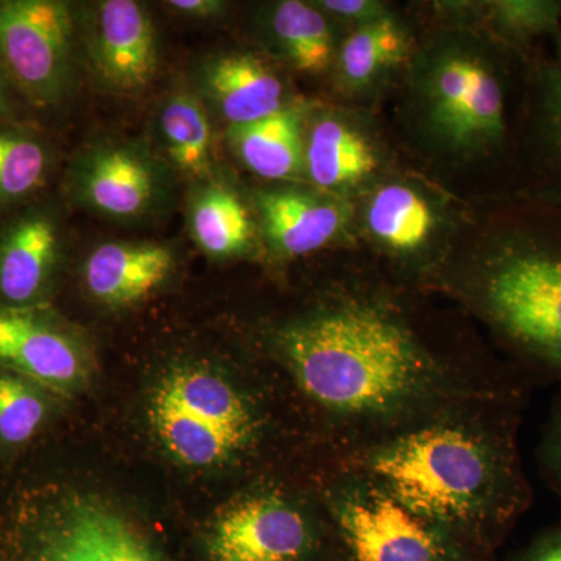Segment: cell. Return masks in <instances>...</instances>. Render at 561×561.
<instances>
[{"label":"cell","mask_w":561,"mask_h":561,"mask_svg":"<svg viewBox=\"0 0 561 561\" xmlns=\"http://www.w3.org/2000/svg\"><path fill=\"white\" fill-rule=\"evenodd\" d=\"M312 103L295 101L287 108L227 128L232 157L257 179L278 184L306 183L305 128Z\"/></svg>","instance_id":"cb8c5ba5"},{"label":"cell","mask_w":561,"mask_h":561,"mask_svg":"<svg viewBox=\"0 0 561 561\" xmlns=\"http://www.w3.org/2000/svg\"><path fill=\"white\" fill-rule=\"evenodd\" d=\"M0 561H173L149 531L94 497L22 491L0 518Z\"/></svg>","instance_id":"5b68a950"},{"label":"cell","mask_w":561,"mask_h":561,"mask_svg":"<svg viewBox=\"0 0 561 561\" xmlns=\"http://www.w3.org/2000/svg\"><path fill=\"white\" fill-rule=\"evenodd\" d=\"M526 397L453 405L353 451L339 467L381 486L493 559L531 504L518 430Z\"/></svg>","instance_id":"7a4b0ae2"},{"label":"cell","mask_w":561,"mask_h":561,"mask_svg":"<svg viewBox=\"0 0 561 561\" xmlns=\"http://www.w3.org/2000/svg\"><path fill=\"white\" fill-rule=\"evenodd\" d=\"M512 561H561V519L535 535Z\"/></svg>","instance_id":"f546056e"},{"label":"cell","mask_w":561,"mask_h":561,"mask_svg":"<svg viewBox=\"0 0 561 561\" xmlns=\"http://www.w3.org/2000/svg\"><path fill=\"white\" fill-rule=\"evenodd\" d=\"M440 275L524 378L561 382V203L530 198L513 206L476 253Z\"/></svg>","instance_id":"3957f363"},{"label":"cell","mask_w":561,"mask_h":561,"mask_svg":"<svg viewBox=\"0 0 561 561\" xmlns=\"http://www.w3.org/2000/svg\"><path fill=\"white\" fill-rule=\"evenodd\" d=\"M81 65L77 7L61 0L0 2V66L33 105L68 101Z\"/></svg>","instance_id":"30bf717a"},{"label":"cell","mask_w":561,"mask_h":561,"mask_svg":"<svg viewBox=\"0 0 561 561\" xmlns=\"http://www.w3.org/2000/svg\"><path fill=\"white\" fill-rule=\"evenodd\" d=\"M262 249L278 261L298 260L331 243L354 224L353 202L309 184H275L250 195Z\"/></svg>","instance_id":"9a60e30c"},{"label":"cell","mask_w":561,"mask_h":561,"mask_svg":"<svg viewBox=\"0 0 561 561\" xmlns=\"http://www.w3.org/2000/svg\"><path fill=\"white\" fill-rule=\"evenodd\" d=\"M54 151L31 130L0 125V208L35 197L54 171Z\"/></svg>","instance_id":"484cf974"},{"label":"cell","mask_w":561,"mask_h":561,"mask_svg":"<svg viewBox=\"0 0 561 561\" xmlns=\"http://www.w3.org/2000/svg\"><path fill=\"white\" fill-rule=\"evenodd\" d=\"M9 111H10L9 94H7L5 84H3V81L0 80V119H2V117H5L7 114H9Z\"/></svg>","instance_id":"1f68e13d"},{"label":"cell","mask_w":561,"mask_h":561,"mask_svg":"<svg viewBox=\"0 0 561 561\" xmlns=\"http://www.w3.org/2000/svg\"><path fill=\"white\" fill-rule=\"evenodd\" d=\"M192 90L209 113L227 122V128L264 119L295 102L279 69L264 55L250 50L206 57L195 69Z\"/></svg>","instance_id":"ac0fdd59"},{"label":"cell","mask_w":561,"mask_h":561,"mask_svg":"<svg viewBox=\"0 0 561 561\" xmlns=\"http://www.w3.org/2000/svg\"><path fill=\"white\" fill-rule=\"evenodd\" d=\"M187 228L195 245L214 261L245 260L262 249L250 198L221 173L191 187Z\"/></svg>","instance_id":"603a6c76"},{"label":"cell","mask_w":561,"mask_h":561,"mask_svg":"<svg viewBox=\"0 0 561 561\" xmlns=\"http://www.w3.org/2000/svg\"><path fill=\"white\" fill-rule=\"evenodd\" d=\"M79 11L81 58L99 91L138 98L160 72L153 16L136 0H101Z\"/></svg>","instance_id":"7c38bea8"},{"label":"cell","mask_w":561,"mask_h":561,"mask_svg":"<svg viewBox=\"0 0 561 561\" xmlns=\"http://www.w3.org/2000/svg\"><path fill=\"white\" fill-rule=\"evenodd\" d=\"M260 33L276 60L302 76L331 72L339 44L334 22L313 2L279 0L265 5Z\"/></svg>","instance_id":"d4e9b609"},{"label":"cell","mask_w":561,"mask_h":561,"mask_svg":"<svg viewBox=\"0 0 561 561\" xmlns=\"http://www.w3.org/2000/svg\"><path fill=\"white\" fill-rule=\"evenodd\" d=\"M354 227L398 271L435 276L448 265L460 214L440 187L412 173H383L353 201Z\"/></svg>","instance_id":"ba28073f"},{"label":"cell","mask_w":561,"mask_h":561,"mask_svg":"<svg viewBox=\"0 0 561 561\" xmlns=\"http://www.w3.org/2000/svg\"><path fill=\"white\" fill-rule=\"evenodd\" d=\"M149 142L173 176L191 187L220 173L210 113L194 90L181 88L162 99L154 110Z\"/></svg>","instance_id":"44dd1931"},{"label":"cell","mask_w":561,"mask_h":561,"mask_svg":"<svg viewBox=\"0 0 561 561\" xmlns=\"http://www.w3.org/2000/svg\"><path fill=\"white\" fill-rule=\"evenodd\" d=\"M265 342L341 454L415 426L453 405L526 397L522 373L476 368L423 334L397 295L348 280L268 328Z\"/></svg>","instance_id":"6da1fadb"},{"label":"cell","mask_w":561,"mask_h":561,"mask_svg":"<svg viewBox=\"0 0 561 561\" xmlns=\"http://www.w3.org/2000/svg\"><path fill=\"white\" fill-rule=\"evenodd\" d=\"M343 561H491L440 524L416 515L370 479L339 467L321 490Z\"/></svg>","instance_id":"52a82bcc"},{"label":"cell","mask_w":561,"mask_h":561,"mask_svg":"<svg viewBox=\"0 0 561 561\" xmlns=\"http://www.w3.org/2000/svg\"><path fill=\"white\" fill-rule=\"evenodd\" d=\"M164 5L186 20L210 21L224 16L230 3L221 0H171Z\"/></svg>","instance_id":"4dcf8cb0"},{"label":"cell","mask_w":561,"mask_h":561,"mask_svg":"<svg viewBox=\"0 0 561 561\" xmlns=\"http://www.w3.org/2000/svg\"><path fill=\"white\" fill-rule=\"evenodd\" d=\"M518 162L530 198L561 203V33L526 61Z\"/></svg>","instance_id":"e0dca14e"},{"label":"cell","mask_w":561,"mask_h":561,"mask_svg":"<svg viewBox=\"0 0 561 561\" xmlns=\"http://www.w3.org/2000/svg\"><path fill=\"white\" fill-rule=\"evenodd\" d=\"M0 367L68 398L87 382L90 353L79 332L50 305L0 306Z\"/></svg>","instance_id":"4fadbf2b"},{"label":"cell","mask_w":561,"mask_h":561,"mask_svg":"<svg viewBox=\"0 0 561 561\" xmlns=\"http://www.w3.org/2000/svg\"><path fill=\"white\" fill-rule=\"evenodd\" d=\"M538 468L549 489L561 497V389L542 427L537 449Z\"/></svg>","instance_id":"83f0119b"},{"label":"cell","mask_w":561,"mask_h":561,"mask_svg":"<svg viewBox=\"0 0 561 561\" xmlns=\"http://www.w3.org/2000/svg\"><path fill=\"white\" fill-rule=\"evenodd\" d=\"M149 413L162 446L192 468L241 459L264 431L253 398L221 373L198 364L165 373L153 391Z\"/></svg>","instance_id":"8992f818"},{"label":"cell","mask_w":561,"mask_h":561,"mask_svg":"<svg viewBox=\"0 0 561 561\" xmlns=\"http://www.w3.org/2000/svg\"><path fill=\"white\" fill-rule=\"evenodd\" d=\"M175 180L149 140L101 138L73 157L65 194L103 219L135 224L169 205Z\"/></svg>","instance_id":"8fae6325"},{"label":"cell","mask_w":561,"mask_h":561,"mask_svg":"<svg viewBox=\"0 0 561 561\" xmlns=\"http://www.w3.org/2000/svg\"><path fill=\"white\" fill-rule=\"evenodd\" d=\"M313 3L334 24L350 25V31L382 20L391 13L390 7L379 0H317Z\"/></svg>","instance_id":"f1b7e54d"},{"label":"cell","mask_w":561,"mask_h":561,"mask_svg":"<svg viewBox=\"0 0 561 561\" xmlns=\"http://www.w3.org/2000/svg\"><path fill=\"white\" fill-rule=\"evenodd\" d=\"M57 398L20 373L0 367V449L27 448L49 423Z\"/></svg>","instance_id":"4316f807"},{"label":"cell","mask_w":561,"mask_h":561,"mask_svg":"<svg viewBox=\"0 0 561 561\" xmlns=\"http://www.w3.org/2000/svg\"><path fill=\"white\" fill-rule=\"evenodd\" d=\"M405 114L432 153L451 162L519 160L526 61L474 28L445 25L416 46Z\"/></svg>","instance_id":"277c9868"},{"label":"cell","mask_w":561,"mask_h":561,"mask_svg":"<svg viewBox=\"0 0 561 561\" xmlns=\"http://www.w3.org/2000/svg\"><path fill=\"white\" fill-rule=\"evenodd\" d=\"M415 36L394 11L382 20L353 28L339 44L335 87L350 101H370L405 73L415 54Z\"/></svg>","instance_id":"ffe728a7"},{"label":"cell","mask_w":561,"mask_h":561,"mask_svg":"<svg viewBox=\"0 0 561 561\" xmlns=\"http://www.w3.org/2000/svg\"><path fill=\"white\" fill-rule=\"evenodd\" d=\"M446 25L474 28L523 61L548 47L561 33V0L438 2Z\"/></svg>","instance_id":"7402d4cb"},{"label":"cell","mask_w":561,"mask_h":561,"mask_svg":"<svg viewBox=\"0 0 561 561\" xmlns=\"http://www.w3.org/2000/svg\"><path fill=\"white\" fill-rule=\"evenodd\" d=\"M179 254L168 242L106 241L84 257L81 280L92 300L125 309L149 300L175 275Z\"/></svg>","instance_id":"d6986e66"},{"label":"cell","mask_w":561,"mask_h":561,"mask_svg":"<svg viewBox=\"0 0 561 561\" xmlns=\"http://www.w3.org/2000/svg\"><path fill=\"white\" fill-rule=\"evenodd\" d=\"M305 162L309 186L350 202L389 172L386 146L370 122L317 103L306 117Z\"/></svg>","instance_id":"5bb4252c"},{"label":"cell","mask_w":561,"mask_h":561,"mask_svg":"<svg viewBox=\"0 0 561 561\" xmlns=\"http://www.w3.org/2000/svg\"><path fill=\"white\" fill-rule=\"evenodd\" d=\"M201 561H343L328 513L289 491L260 486L231 501L203 531Z\"/></svg>","instance_id":"9c48e42d"},{"label":"cell","mask_w":561,"mask_h":561,"mask_svg":"<svg viewBox=\"0 0 561 561\" xmlns=\"http://www.w3.org/2000/svg\"><path fill=\"white\" fill-rule=\"evenodd\" d=\"M60 210L36 203L0 225V306L50 305L66 260Z\"/></svg>","instance_id":"2e32d148"}]
</instances>
